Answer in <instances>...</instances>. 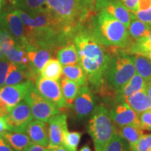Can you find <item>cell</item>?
Segmentation results:
<instances>
[{"label": "cell", "mask_w": 151, "mask_h": 151, "mask_svg": "<svg viewBox=\"0 0 151 151\" xmlns=\"http://www.w3.org/2000/svg\"><path fill=\"white\" fill-rule=\"evenodd\" d=\"M35 82L27 81L14 86L0 87V116L5 118L16 106L24 100Z\"/></svg>", "instance_id": "52a82bcc"}, {"label": "cell", "mask_w": 151, "mask_h": 151, "mask_svg": "<svg viewBox=\"0 0 151 151\" xmlns=\"http://www.w3.org/2000/svg\"><path fill=\"white\" fill-rule=\"evenodd\" d=\"M37 78L28 67H22L11 63L9 67L4 86H14L27 81L35 82Z\"/></svg>", "instance_id": "ac0fdd59"}, {"label": "cell", "mask_w": 151, "mask_h": 151, "mask_svg": "<svg viewBox=\"0 0 151 151\" xmlns=\"http://www.w3.org/2000/svg\"><path fill=\"white\" fill-rule=\"evenodd\" d=\"M118 134L127 141V143H129V149L132 150L137 145L138 141L143 134V129L141 127V126L128 124L120 127Z\"/></svg>", "instance_id": "4316f807"}, {"label": "cell", "mask_w": 151, "mask_h": 151, "mask_svg": "<svg viewBox=\"0 0 151 151\" xmlns=\"http://www.w3.org/2000/svg\"><path fill=\"white\" fill-rule=\"evenodd\" d=\"M0 29L10 34L15 41L24 46L27 44V35L23 22L15 11H5L0 15Z\"/></svg>", "instance_id": "8fae6325"}, {"label": "cell", "mask_w": 151, "mask_h": 151, "mask_svg": "<svg viewBox=\"0 0 151 151\" xmlns=\"http://www.w3.org/2000/svg\"><path fill=\"white\" fill-rule=\"evenodd\" d=\"M35 83L37 91L48 101L59 108L60 111L68 109L62 95L59 80H52L40 76L36 79Z\"/></svg>", "instance_id": "9c48e42d"}, {"label": "cell", "mask_w": 151, "mask_h": 151, "mask_svg": "<svg viewBox=\"0 0 151 151\" xmlns=\"http://www.w3.org/2000/svg\"><path fill=\"white\" fill-rule=\"evenodd\" d=\"M14 151H22L31 143L25 132L6 131L1 135Z\"/></svg>", "instance_id": "44dd1931"}, {"label": "cell", "mask_w": 151, "mask_h": 151, "mask_svg": "<svg viewBox=\"0 0 151 151\" xmlns=\"http://www.w3.org/2000/svg\"><path fill=\"white\" fill-rule=\"evenodd\" d=\"M150 151H151V150H150Z\"/></svg>", "instance_id": "f907efd6"}, {"label": "cell", "mask_w": 151, "mask_h": 151, "mask_svg": "<svg viewBox=\"0 0 151 151\" xmlns=\"http://www.w3.org/2000/svg\"><path fill=\"white\" fill-rule=\"evenodd\" d=\"M151 134H146L141 136L137 145L130 151H150Z\"/></svg>", "instance_id": "e575fe53"}, {"label": "cell", "mask_w": 151, "mask_h": 151, "mask_svg": "<svg viewBox=\"0 0 151 151\" xmlns=\"http://www.w3.org/2000/svg\"><path fill=\"white\" fill-rule=\"evenodd\" d=\"M0 151H14L1 136L0 137Z\"/></svg>", "instance_id": "b9f144b4"}, {"label": "cell", "mask_w": 151, "mask_h": 151, "mask_svg": "<svg viewBox=\"0 0 151 151\" xmlns=\"http://www.w3.org/2000/svg\"><path fill=\"white\" fill-rule=\"evenodd\" d=\"M62 76L76 83L81 87L88 85L87 76L79 64L64 66L62 68Z\"/></svg>", "instance_id": "d4e9b609"}, {"label": "cell", "mask_w": 151, "mask_h": 151, "mask_svg": "<svg viewBox=\"0 0 151 151\" xmlns=\"http://www.w3.org/2000/svg\"><path fill=\"white\" fill-rule=\"evenodd\" d=\"M2 1L3 0H0V11H1V6H2Z\"/></svg>", "instance_id": "c3c4849f"}, {"label": "cell", "mask_w": 151, "mask_h": 151, "mask_svg": "<svg viewBox=\"0 0 151 151\" xmlns=\"http://www.w3.org/2000/svg\"><path fill=\"white\" fill-rule=\"evenodd\" d=\"M49 143L47 148L51 149L63 145L64 138L68 132L67 117L63 113L54 115L48 121Z\"/></svg>", "instance_id": "4fadbf2b"}, {"label": "cell", "mask_w": 151, "mask_h": 151, "mask_svg": "<svg viewBox=\"0 0 151 151\" xmlns=\"http://www.w3.org/2000/svg\"><path fill=\"white\" fill-rule=\"evenodd\" d=\"M25 132L32 142L43 147L48 146V127L46 122L41 120H32L28 124Z\"/></svg>", "instance_id": "e0dca14e"}, {"label": "cell", "mask_w": 151, "mask_h": 151, "mask_svg": "<svg viewBox=\"0 0 151 151\" xmlns=\"http://www.w3.org/2000/svg\"><path fill=\"white\" fill-rule=\"evenodd\" d=\"M0 137H1V136H0Z\"/></svg>", "instance_id": "681fc988"}, {"label": "cell", "mask_w": 151, "mask_h": 151, "mask_svg": "<svg viewBox=\"0 0 151 151\" xmlns=\"http://www.w3.org/2000/svg\"><path fill=\"white\" fill-rule=\"evenodd\" d=\"M131 14L141 21L146 22L151 26V8L145 11H137L135 12H131Z\"/></svg>", "instance_id": "74e56055"}, {"label": "cell", "mask_w": 151, "mask_h": 151, "mask_svg": "<svg viewBox=\"0 0 151 151\" xmlns=\"http://www.w3.org/2000/svg\"><path fill=\"white\" fill-rule=\"evenodd\" d=\"M8 124H7V122L6 121L5 118L0 116V136L2 135L4 132L8 131Z\"/></svg>", "instance_id": "7bdbcfd3"}, {"label": "cell", "mask_w": 151, "mask_h": 151, "mask_svg": "<svg viewBox=\"0 0 151 151\" xmlns=\"http://www.w3.org/2000/svg\"><path fill=\"white\" fill-rule=\"evenodd\" d=\"M139 119L141 127L143 130L151 131V109H148L139 113Z\"/></svg>", "instance_id": "d590c367"}, {"label": "cell", "mask_w": 151, "mask_h": 151, "mask_svg": "<svg viewBox=\"0 0 151 151\" xmlns=\"http://www.w3.org/2000/svg\"><path fill=\"white\" fill-rule=\"evenodd\" d=\"M5 60L20 67L29 68V62L25 48L17 42L6 52Z\"/></svg>", "instance_id": "7402d4cb"}, {"label": "cell", "mask_w": 151, "mask_h": 151, "mask_svg": "<svg viewBox=\"0 0 151 151\" xmlns=\"http://www.w3.org/2000/svg\"><path fill=\"white\" fill-rule=\"evenodd\" d=\"M79 151H92V150L90 149L88 145H85L84 146H83L82 148L80 149V150Z\"/></svg>", "instance_id": "bcb514c9"}, {"label": "cell", "mask_w": 151, "mask_h": 151, "mask_svg": "<svg viewBox=\"0 0 151 151\" xmlns=\"http://www.w3.org/2000/svg\"><path fill=\"white\" fill-rule=\"evenodd\" d=\"M11 62L8 60H0V87L4 86Z\"/></svg>", "instance_id": "8d00e7d4"}, {"label": "cell", "mask_w": 151, "mask_h": 151, "mask_svg": "<svg viewBox=\"0 0 151 151\" xmlns=\"http://www.w3.org/2000/svg\"><path fill=\"white\" fill-rule=\"evenodd\" d=\"M122 52L130 55H139L143 57H146L151 60V48H146L141 45L138 44L136 41L132 43V44L128 48L120 50Z\"/></svg>", "instance_id": "836d02e7"}, {"label": "cell", "mask_w": 151, "mask_h": 151, "mask_svg": "<svg viewBox=\"0 0 151 151\" xmlns=\"http://www.w3.org/2000/svg\"><path fill=\"white\" fill-rule=\"evenodd\" d=\"M146 37H148V39H149V40H150V41H151V31L150 32V33H149V34H148V36H146Z\"/></svg>", "instance_id": "7dc6e473"}, {"label": "cell", "mask_w": 151, "mask_h": 151, "mask_svg": "<svg viewBox=\"0 0 151 151\" xmlns=\"http://www.w3.org/2000/svg\"><path fill=\"white\" fill-rule=\"evenodd\" d=\"M151 8V0H139L138 11L148 10Z\"/></svg>", "instance_id": "60d3db41"}, {"label": "cell", "mask_w": 151, "mask_h": 151, "mask_svg": "<svg viewBox=\"0 0 151 151\" xmlns=\"http://www.w3.org/2000/svg\"><path fill=\"white\" fill-rule=\"evenodd\" d=\"M145 92L146 93L148 94V96L150 97V99H151V81L150 82H148L146 83V86H145L144 88Z\"/></svg>", "instance_id": "ee69618b"}, {"label": "cell", "mask_w": 151, "mask_h": 151, "mask_svg": "<svg viewBox=\"0 0 151 151\" xmlns=\"http://www.w3.org/2000/svg\"><path fill=\"white\" fill-rule=\"evenodd\" d=\"M72 42L78 52L79 65L86 73L90 88L101 95L106 94L107 71L112 56L104 46L90 35L84 24L76 30Z\"/></svg>", "instance_id": "6da1fadb"}, {"label": "cell", "mask_w": 151, "mask_h": 151, "mask_svg": "<svg viewBox=\"0 0 151 151\" xmlns=\"http://www.w3.org/2000/svg\"><path fill=\"white\" fill-rule=\"evenodd\" d=\"M62 95L68 108H71L76 98L80 92L81 86L76 83L62 76L60 81Z\"/></svg>", "instance_id": "cb8c5ba5"}, {"label": "cell", "mask_w": 151, "mask_h": 151, "mask_svg": "<svg viewBox=\"0 0 151 151\" xmlns=\"http://www.w3.org/2000/svg\"><path fill=\"white\" fill-rule=\"evenodd\" d=\"M87 130L93 141L95 151H104L113 135L116 133L109 109L104 104L97 106L90 117Z\"/></svg>", "instance_id": "5b68a950"}, {"label": "cell", "mask_w": 151, "mask_h": 151, "mask_svg": "<svg viewBox=\"0 0 151 151\" xmlns=\"http://www.w3.org/2000/svg\"><path fill=\"white\" fill-rule=\"evenodd\" d=\"M146 81L140 75L136 73L127 84L119 91L116 92L117 102L124 101V99L134 94L135 92L144 90L146 86Z\"/></svg>", "instance_id": "d6986e66"}, {"label": "cell", "mask_w": 151, "mask_h": 151, "mask_svg": "<svg viewBox=\"0 0 151 151\" xmlns=\"http://www.w3.org/2000/svg\"><path fill=\"white\" fill-rule=\"evenodd\" d=\"M94 8L97 11H105L118 19L128 28L132 20L131 12L118 0H95Z\"/></svg>", "instance_id": "5bb4252c"}, {"label": "cell", "mask_w": 151, "mask_h": 151, "mask_svg": "<svg viewBox=\"0 0 151 151\" xmlns=\"http://www.w3.org/2000/svg\"><path fill=\"white\" fill-rule=\"evenodd\" d=\"M136 73L132 56L119 50L118 54L111 57L106 74L107 83L111 90L117 92Z\"/></svg>", "instance_id": "8992f818"}, {"label": "cell", "mask_w": 151, "mask_h": 151, "mask_svg": "<svg viewBox=\"0 0 151 151\" xmlns=\"http://www.w3.org/2000/svg\"><path fill=\"white\" fill-rule=\"evenodd\" d=\"M124 101L138 114L148 109H151V99L144 90L135 92L132 95L125 98Z\"/></svg>", "instance_id": "ffe728a7"}, {"label": "cell", "mask_w": 151, "mask_h": 151, "mask_svg": "<svg viewBox=\"0 0 151 151\" xmlns=\"http://www.w3.org/2000/svg\"><path fill=\"white\" fill-rule=\"evenodd\" d=\"M24 100L29 104L34 118L36 120L47 122L52 116L61 113L59 108L37 91L35 86L29 90Z\"/></svg>", "instance_id": "ba28073f"}, {"label": "cell", "mask_w": 151, "mask_h": 151, "mask_svg": "<svg viewBox=\"0 0 151 151\" xmlns=\"http://www.w3.org/2000/svg\"><path fill=\"white\" fill-rule=\"evenodd\" d=\"M16 43L15 39L8 32L0 29V60H5V53Z\"/></svg>", "instance_id": "1f68e13d"}, {"label": "cell", "mask_w": 151, "mask_h": 151, "mask_svg": "<svg viewBox=\"0 0 151 151\" xmlns=\"http://www.w3.org/2000/svg\"><path fill=\"white\" fill-rule=\"evenodd\" d=\"M129 37L137 39L143 37H146L151 31V26L146 22L136 18L132 14V20L127 28Z\"/></svg>", "instance_id": "f1b7e54d"}, {"label": "cell", "mask_w": 151, "mask_h": 151, "mask_svg": "<svg viewBox=\"0 0 151 151\" xmlns=\"http://www.w3.org/2000/svg\"><path fill=\"white\" fill-rule=\"evenodd\" d=\"M45 9L72 37L95 9L93 0H46Z\"/></svg>", "instance_id": "277c9868"}, {"label": "cell", "mask_w": 151, "mask_h": 151, "mask_svg": "<svg viewBox=\"0 0 151 151\" xmlns=\"http://www.w3.org/2000/svg\"><path fill=\"white\" fill-rule=\"evenodd\" d=\"M49 150H50V148L40 146V145L37 144V143H35L31 141V143H30L27 146H26L22 151H49Z\"/></svg>", "instance_id": "ab89813d"}, {"label": "cell", "mask_w": 151, "mask_h": 151, "mask_svg": "<svg viewBox=\"0 0 151 151\" xmlns=\"http://www.w3.org/2000/svg\"><path fill=\"white\" fill-rule=\"evenodd\" d=\"M104 151H130L129 143L118 133L115 134Z\"/></svg>", "instance_id": "4dcf8cb0"}, {"label": "cell", "mask_w": 151, "mask_h": 151, "mask_svg": "<svg viewBox=\"0 0 151 151\" xmlns=\"http://www.w3.org/2000/svg\"><path fill=\"white\" fill-rule=\"evenodd\" d=\"M82 133L80 132L68 131L65 136L63 141V146L71 151H77V148L80 143Z\"/></svg>", "instance_id": "d6a6232c"}, {"label": "cell", "mask_w": 151, "mask_h": 151, "mask_svg": "<svg viewBox=\"0 0 151 151\" xmlns=\"http://www.w3.org/2000/svg\"><path fill=\"white\" fill-rule=\"evenodd\" d=\"M57 58L62 65H73L79 64V58L74 43L70 42L57 50Z\"/></svg>", "instance_id": "603a6c76"}, {"label": "cell", "mask_w": 151, "mask_h": 151, "mask_svg": "<svg viewBox=\"0 0 151 151\" xmlns=\"http://www.w3.org/2000/svg\"><path fill=\"white\" fill-rule=\"evenodd\" d=\"M49 151H71V150H69L67 148H66L65 146H64L63 145H62V146L56 147V148L50 149V150Z\"/></svg>", "instance_id": "f6af8a7d"}, {"label": "cell", "mask_w": 151, "mask_h": 151, "mask_svg": "<svg viewBox=\"0 0 151 151\" xmlns=\"http://www.w3.org/2000/svg\"><path fill=\"white\" fill-rule=\"evenodd\" d=\"M109 114L113 123L119 127L128 124L141 126L139 114L132 110L124 101L117 102L109 111Z\"/></svg>", "instance_id": "9a60e30c"}, {"label": "cell", "mask_w": 151, "mask_h": 151, "mask_svg": "<svg viewBox=\"0 0 151 151\" xmlns=\"http://www.w3.org/2000/svg\"><path fill=\"white\" fill-rule=\"evenodd\" d=\"M33 115L29 106L22 100L5 117L10 132H24L28 124L33 120Z\"/></svg>", "instance_id": "30bf717a"}, {"label": "cell", "mask_w": 151, "mask_h": 151, "mask_svg": "<svg viewBox=\"0 0 151 151\" xmlns=\"http://www.w3.org/2000/svg\"><path fill=\"white\" fill-rule=\"evenodd\" d=\"M127 8L129 12H135L138 11L139 0H118Z\"/></svg>", "instance_id": "f35d334b"}, {"label": "cell", "mask_w": 151, "mask_h": 151, "mask_svg": "<svg viewBox=\"0 0 151 151\" xmlns=\"http://www.w3.org/2000/svg\"><path fill=\"white\" fill-rule=\"evenodd\" d=\"M62 68L63 67L59 60L51 58L43 66L40 76L52 80H59L62 75Z\"/></svg>", "instance_id": "f546056e"}, {"label": "cell", "mask_w": 151, "mask_h": 151, "mask_svg": "<svg viewBox=\"0 0 151 151\" xmlns=\"http://www.w3.org/2000/svg\"><path fill=\"white\" fill-rule=\"evenodd\" d=\"M16 7L29 15H35L45 8L46 0H11Z\"/></svg>", "instance_id": "484cf974"}, {"label": "cell", "mask_w": 151, "mask_h": 151, "mask_svg": "<svg viewBox=\"0 0 151 151\" xmlns=\"http://www.w3.org/2000/svg\"><path fill=\"white\" fill-rule=\"evenodd\" d=\"M97 107L94 92L88 85L81 87L80 92L76 98L71 108L78 120L88 118Z\"/></svg>", "instance_id": "7c38bea8"}, {"label": "cell", "mask_w": 151, "mask_h": 151, "mask_svg": "<svg viewBox=\"0 0 151 151\" xmlns=\"http://www.w3.org/2000/svg\"><path fill=\"white\" fill-rule=\"evenodd\" d=\"M29 62V69L36 78L40 76V73L43 66L52 58V51L47 48H41L34 45L24 46Z\"/></svg>", "instance_id": "2e32d148"}, {"label": "cell", "mask_w": 151, "mask_h": 151, "mask_svg": "<svg viewBox=\"0 0 151 151\" xmlns=\"http://www.w3.org/2000/svg\"><path fill=\"white\" fill-rule=\"evenodd\" d=\"M87 30L90 35L104 46L125 49L132 44L127 28L111 14L97 11L88 20Z\"/></svg>", "instance_id": "3957f363"}, {"label": "cell", "mask_w": 151, "mask_h": 151, "mask_svg": "<svg viewBox=\"0 0 151 151\" xmlns=\"http://www.w3.org/2000/svg\"><path fill=\"white\" fill-rule=\"evenodd\" d=\"M136 71L144 79L146 83L151 81V60L139 55H132Z\"/></svg>", "instance_id": "83f0119b"}, {"label": "cell", "mask_w": 151, "mask_h": 151, "mask_svg": "<svg viewBox=\"0 0 151 151\" xmlns=\"http://www.w3.org/2000/svg\"><path fill=\"white\" fill-rule=\"evenodd\" d=\"M14 11L24 25L27 41L26 45H34L52 52L71 42L72 36L45 8L32 16L20 9H16Z\"/></svg>", "instance_id": "7a4b0ae2"}]
</instances>
